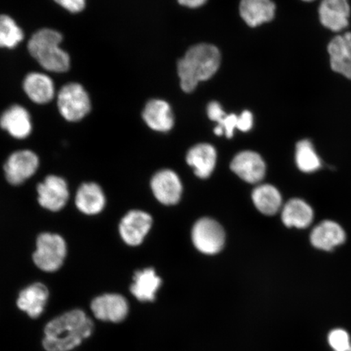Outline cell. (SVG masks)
<instances>
[{"instance_id": "1", "label": "cell", "mask_w": 351, "mask_h": 351, "mask_svg": "<svg viewBox=\"0 0 351 351\" xmlns=\"http://www.w3.org/2000/svg\"><path fill=\"white\" fill-rule=\"evenodd\" d=\"M95 324L84 311H64L44 326L42 346L45 351H72L93 335Z\"/></svg>"}, {"instance_id": "2", "label": "cell", "mask_w": 351, "mask_h": 351, "mask_svg": "<svg viewBox=\"0 0 351 351\" xmlns=\"http://www.w3.org/2000/svg\"><path fill=\"white\" fill-rule=\"evenodd\" d=\"M219 64L221 54L216 47L203 43L190 48L178 64L182 89L187 93L194 90L200 82L217 73Z\"/></svg>"}, {"instance_id": "3", "label": "cell", "mask_w": 351, "mask_h": 351, "mask_svg": "<svg viewBox=\"0 0 351 351\" xmlns=\"http://www.w3.org/2000/svg\"><path fill=\"white\" fill-rule=\"evenodd\" d=\"M62 39V35L56 30H39L33 35L28 43L29 53L48 71H68L70 59L69 55L60 47Z\"/></svg>"}, {"instance_id": "4", "label": "cell", "mask_w": 351, "mask_h": 351, "mask_svg": "<svg viewBox=\"0 0 351 351\" xmlns=\"http://www.w3.org/2000/svg\"><path fill=\"white\" fill-rule=\"evenodd\" d=\"M67 254V243L60 234L44 232L37 236L32 260L39 270L56 273L63 267Z\"/></svg>"}, {"instance_id": "5", "label": "cell", "mask_w": 351, "mask_h": 351, "mask_svg": "<svg viewBox=\"0 0 351 351\" xmlns=\"http://www.w3.org/2000/svg\"><path fill=\"white\" fill-rule=\"evenodd\" d=\"M58 108L65 120L80 121L90 111L89 95L80 84L70 83L60 91Z\"/></svg>"}, {"instance_id": "6", "label": "cell", "mask_w": 351, "mask_h": 351, "mask_svg": "<svg viewBox=\"0 0 351 351\" xmlns=\"http://www.w3.org/2000/svg\"><path fill=\"white\" fill-rule=\"evenodd\" d=\"M40 161L36 153L20 150L11 154L3 167L4 178L11 186H21L36 173Z\"/></svg>"}, {"instance_id": "7", "label": "cell", "mask_w": 351, "mask_h": 351, "mask_svg": "<svg viewBox=\"0 0 351 351\" xmlns=\"http://www.w3.org/2000/svg\"><path fill=\"white\" fill-rule=\"evenodd\" d=\"M36 192L38 204L51 213H58L64 209L69 200L68 183L58 175H48L38 184Z\"/></svg>"}, {"instance_id": "8", "label": "cell", "mask_w": 351, "mask_h": 351, "mask_svg": "<svg viewBox=\"0 0 351 351\" xmlns=\"http://www.w3.org/2000/svg\"><path fill=\"white\" fill-rule=\"evenodd\" d=\"M192 241L202 253L215 254L221 251L226 241L223 228L210 218L200 219L192 230Z\"/></svg>"}, {"instance_id": "9", "label": "cell", "mask_w": 351, "mask_h": 351, "mask_svg": "<svg viewBox=\"0 0 351 351\" xmlns=\"http://www.w3.org/2000/svg\"><path fill=\"white\" fill-rule=\"evenodd\" d=\"M50 291L42 282H34L21 289L16 305L21 313L32 319L41 317L49 301Z\"/></svg>"}, {"instance_id": "10", "label": "cell", "mask_w": 351, "mask_h": 351, "mask_svg": "<svg viewBox=\"0 0 351 351\" xmlns=\"http://www.w3.org/2000/svg\"><path fill=\"white\" fill-rule=\"evenodd\" d=\"M90 309L96 319L105 322H123L129 313V305L125 298L117 293H104L94 298Z\"/></svg>"}, {"instance_id": "11", "label": "cell", "mask_w": 351, "mask_h": 351, "mask_svg": "<svg viewBox=\"0 0 351 351\" xmlns=\"http://www.w3.org/2000/svg\"><path fill=\"white\" fill-rule=\"evenodd\" d=\"M230 168L241 179L251 184L261 182L266 174L265 160L258 153L252 151L238 154L232 160Z\"/></svg>"}, {"instance_id": "12", "label": "cell", "mask_w": 351, "mask_h": 351, "mask_svg": "<svg viewBox=\"0 0 351 351\" xmlns=\"http://www.w3.org/2000/svg\"><path fill=\"white\" fill-rule=\"evenodd\" d=\"M152 218L142 210H131L121 219L120 234L125 243L130 245H138L151 230Z\"/></svg>"}, {"instance_id": "13", "label": "cell", "mask_w": 351, "mask_h": 351, "mask_svg": "<svg viewBox=\"0 0 351 351\" xmlns=\"http://www.w3.org/2000/svg\"><path fill=\"white\" fill-rule=\"evenodd\" d=\"M152 189L158 201L165 205L178 204L182 193V182L172 170L160 171L152 180Z\"/></svg>"}, {"instance_id": "14", "label": "cell", "mask_w": 351, "mask_h": 351, "mask_svg": "<svg viewBox=\"0 0 351 351\" xmlns=\"http://www.w3.org/2000/svg\"><path fill=\"white\" fill-rule=\"evenodd\" d=\"M310 241L314 247L324 252H331L345 243L346 232L339 223L324 221L311 231Z\"/></svg>"}, {"instance_id": "15", "label": "cell", "mask_w": 351, "mask_h": 351, "mask_svg": "<svg viewBox=\"0 0 351 351\" xmlns=\"http://www.w3.org/2000/svg\"><path fill=\"white\" fill-rule=\"evenodd\" d=\"M319 12L323 25L332 32H341L348 25L350 10L348 0H323Z\"/></svg>"}, {"instance_id": "16", "label": "cell", "mask_w": 351, "mask_h": 351, "mask_svg": "<svg viewBox=\"0 0 351 351\" xmlns=\"http://www.w3.org/2000/svg\"><path fill=\"white\" fill-rule=\"evenodd\" d=\"M0 127L6 130L12 137L24 139L32 134V118L27 110L19 105H14L2 114L0 117Z\"/></svg>"}, {"instance_id": "17", "label": "cell", "mask_w": 351, "mask_h": 351, "mask_svg": "<svg viewBox=\"0 0 351 351\" xmlns=\"http://www.w3.org/2000/svg\"><path fill=\"white\" fill-rule=\"evenodd\" d=\"M333 71L351 80V33L339 35L328 47Z\"/></svg>"}, {"instance_id": "18", "label": "cell", "mask_w": 351, "mask_h": 351, "mask_svg": "<svg viewBox=\"0 0 351 351\" xmlns=\"http://www.w3.org/2000/svg\"><path fill=\"white\" fill-rule=\"evenodd\" d=\"M106 204L104 193L97 183L86 182L78 188L75 195L77 208L87 216L102 212Z\"/></svg>"}, {"instance_id": "19", "label": "cell", "mask_w": 351, "mask_h": 351, "mask_svg": "<svg viewBox=\"0 0 351 351\" xmlns=\"http://www.w3.org/2000/svg\"><path fill=\"white\" fill-rule=\"evenodd\" d=\"M186 161L194 169L197 177L202 179L208 178L216 167V149L208 143L197 144L189 151Z\"/></svg>"}, {"instance_id": "20", "label": "cell", "mask_w": 351, "mask_h": 351, "mask_svg": "<svg viewBox=\"0 0 351 351\" xmlns=\"http://www.w3.org/2000/svg\"><path fill=\"white\" fill-rule=\"evenodd\" d=\"M282 221L289 228L306 229L314 219L313 208L301 199H292L285 204L282 210Z\"/></svg>"}, {"instance_id": "21", "label": "cell", "mask_w": 351, "mask_h": 351, "mask_svg": "<svg viewBox=\"0 0 351 351\" xmlns=\"http://www.w3.org/2000/svg\"><path fill=\"white\" fill-rule=\"evenodd\" d=\"M239 10L245 23L256 27L274 19L276 7L271 0H241Z\"/></svg>"}, {"instance_id": "22", "label": "cell", "mask_w": 351, "mask_h": 351, "mask_svg": "<svg viewBox=\"0 0 351 351\" xmlns=\"http://www.w3.org/2000/svg\"><path fill=\"white\" fill-rule=\"evenodd\" d=\"M143 119L151 129L167 132L173 128V116L168 103L163 100L153 99L144 108Z\"/></svg>"}, {"instance_id": "23", "label": "cell", "mask_w": 351, "mask_h": 351, "mask_svg": "<svg viewBox=\"0 0 351 351\" xmlns=\"http://www.w3.org/2000/svg\"><path fill=\"white\" fill-rule=\"evenodd\" d=\"M24 90L34 103L43 104L53 99L55 87L51 79L43 73H32L25 77Z\"/></svg>"}, {"instance_id": "24", "label": "cell", "mask_w": 351, "mask_h": 351, "mask_svg": "<svg viewBox=\"0 0 351 351\" xmlns=\"http://www.w3.org/2000/svg\"><path fill=\"white\" fill-rule=\"evenodd\" d=\"M252 197L254 205L266 216H274L283 207L282 195L278 189L269 184L258 186L253 191Z\"/></svg>"}, {"instance_id": "25", "label": "cell", "mask_w": 351, "mask_h": 351, "mask_svg": "<svg viewBox=\"0 0 351 351\" xmlns=\"http://www.w3.org/2000/svg\"><path fill=\"white\" fill-rule=\"evenodd\" d=\"M161 283L162 280L156 274V271L152 269H147L135 274L130 291L139 301L152 302L155 300L156 293Z\"/></svg>"}, {"instance_id": "26", "label": "cell", "mask_w": 351, "mask_h": 351, "mask_svg": "<svg viewBox=\"0 0 351 351\" xmlns=\"http://www.w3.org/2000/svg\"><path fill=\"white\" fill-rule=\"evenodd\" d=\"M295 161L298 169L306 173H314L322 167L317 153L309 140H302L296 146Z\"/></svg>"}, {"instance_id": "27", "label": "cell", "mask_w": 351, "mask_h": 351, "mask_svg": "<svg viewBox=\"0 0 351 351\" xmlns=\"http://www.w3.org/2000/svg\"><path fill=\"white\" fill-rule=\"evenodd\" d=\"M23 38V32L14 20L6 15L0 16V47H15Z\"/></svg>"}, {"instance_id": "28", "label": "cell", "mask_w": 351, "mask_h": 351, "mask_svg": "<svg viewBox=\"0 0 351 351\" xmlns=\"http://www.w3.org/2000/svg\"><path fill=\"white\" fill-rule=\"evenodd\" d=\"M330 348L335 351H351L349 333L341 328L333 329L328 336Z\"/></svg>"}, {"instance_id": "29", "label": "cell", "mask_w": 351, "mask_h": 351, "mask_svg": "<svg viewBox=\"0 0 351 351\" xmlns=\"http://www.w3.org/2000/svg\"><path fill=\"white\" fill-rule=\"evenodd\" d=\"M61 7L71 12H79L84 10L86 0H55Z\"/></svg>"}, {"instance_id": "30", "label": "cell", "mask_w": 351, "mask_h": 351, "mask_svg": "<svg viewBox=\"0 0 351 351\" xmlns=\"http://www.w3.org/2000/svg\"><path fill=\"white\" fill-rule=\"evenodd\" d=\"M253 126V115L249 111H245L239 117L238 126L237 129L247 132L251 130Z\"/></svg>"}, {"instance_id": "31", "label": "cell", "mask_w": 351, "mask_h": 351, "mask_svg": "<svg viewBox=\"0 0 351 351\" xmlns=\"http://www.w3.org/2000/svg\"><path fill=\"white\" fill-rule=\"evenodd\" d=\"M208 0H178V2L183 6L189 8H199L207 2Z\"/></svg>"}, {"instance_id": "32", "label": "cell", "mask_w": 351, "mask_h": 351, "mask_svg": "<svg viewBox=\"0 0 351 351\" xmlns=\"http://www.w3.org/2000/svg\"><path fill=\"white\" fill-rule=\"evenodd\" d=\"M304 1H313V0H304Z\"/></svg>"}]
</instances>
